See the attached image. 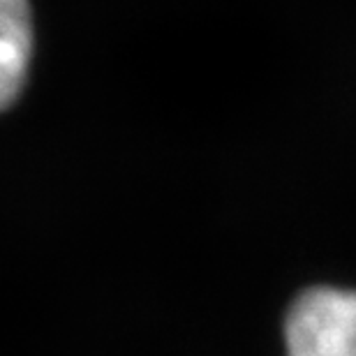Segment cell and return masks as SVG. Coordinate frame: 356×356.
Returning <instances> with one entry per match:
<instances>
[{
  "label": "cell",
  "instance_id": "6da1fadb",
  "mask_svg": "<svg viewBox=\"0 0 356 356\" xmlns=\"http://www.w3.org/2000/svg\"><path fill=\"white\" fill-rule=\"evenodd\" d=\"M287 356H356V291L317 287L291 303Z\"/></svg>",
  "mask_w": 356,
  "mask_h": 356
},
{
  "label": "cell",
  "instance_id": "7a4b0ae2",
  "mask_svg": "<svg viewBox=\"0 0 356 356\" xmlns=\"http://www.w3.org/2000/svg\"><path fill=\"white\" fill-rule=\"evenodd\" d=\"M33 58V14L28 0H0V111L17 102Z\"/></svg>",
  "mask_w": 356,
  "mask_h": 356
}]
</instances>
